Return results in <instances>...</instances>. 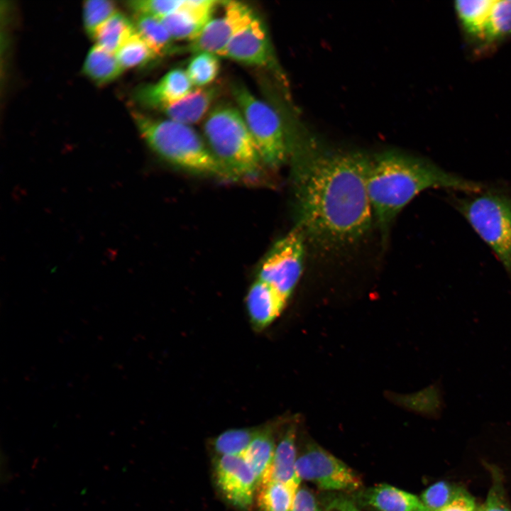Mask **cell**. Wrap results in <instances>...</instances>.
<instances>
[{"instance_id":"1","label":"cell","mask_w":511,"mask_h":511,"mask_svg":"<svg viewBox=\"0 0 511 511\" xmlns=\"http://www.w3.org/2000/svg\"><path fill=\"white\" fill-rule=\"evenodd\" d=\"M290 148L297 229L304 238L330 250L363 238L373 220L366 184L370 156L314 138Z\"/></svg>"},{"instance_id":"2","label":"cell","mask_w":511,"mask_h":511,"mask_svg":"<svg viewBox=\"0 0 511 511\" xmlns=\"http://www.w3.org/2000/svg\"><path fill=\"white\" fill-rule=\"evenodd\" d=\"M366 184L373 219L383 238L402 209L425 189L474 194L485 189L483 184L447 172L429 160L394 150L370 157Z\"/></svg>"},{"instance_id":"3","label":"cell","mask_w":511,"mask_h":511,"mask_svg":"<svg viewBox=\"0 0 511 511\" xmlns=\"http://www.w3.org/2000/svg\"><path fill=\"white\" fill-rule=\"evenodd\" d=\"M137 129L149 148L165 161L187 170L229 176L205 141L190 126L132 111Z\"/></svg>"},{"instance_id":"4","label":"cell","mask_w":511,"mask_h":511,"mask_svg":"<svg viewBox=\"0 0 511 511\" xmlns=\"http://www.w3.org/2000/svg\"><path fill=\"white\" fill-rule=\"evenodd\" d=\"M204 141L229 176H255L262 163L258 149L238 109L214 107L203 124Z\"/></svg>"},{"instance_id":"5","label":"cell","mask_w":511,"mask_h":511,"mask_svg":"<svg viewBox=\"0 0 511 511\" xmlns=\"http://www.w3.org/2000/svg\"><path fill=\"white\" fill-rule=\"evenodd\" d=\"M451 204L490 247L511 281V194L485 188L470 197H454Z\"/></svg>"},{"instance_id":"6","label":"cell","mask_w":511,"mask_h":511,"mask_svg":"<svg viewBox=\"0 0 511 511\" xmlns=\"http://www.w3.org/2000/svg\"><path fill=\"white\" fill-rule=\"evenodd\" d=\"M231 92L262 163L271 168L279 167L287 159L290 145L279 114L243 84L232 85Z\"/></svg>"},{"instance_id":"7","label":"cell","mask_w":511,"mask_h":511,"mask_svg":"<svg viewBox=\"0 0 511 511\" xmlns=\"http://www.w3.org/2000/svg\"><path fill=\"white\" fill-rule=\"evenodd\" d=\"M304 237L296 228L279 239L263 260L257 280L287 303L301 276Z\"/></svg>"},{"instance_id":"8","label":"cell","mask_w":511,"mask_h":511,"mask_svg":"<svg viewBox=\"0 0 511 511\" xmlns=\"http://www.w3.org/2000/svg\"><path fill=\"white\" fill-rule=\"evenodd\" d=\"M295 469L301 480L323 490L356 491L362 485L351 468L316 444H309L297 458Z\"/></svg>"},{"instance_id":"9","label":"cell","mask_w":511,"mask_h":511,"mask_svg":"<svg viewBox=\"0 0 511 511\" xmlns=\"http://www.w3.org/2000/svg\"><path fill=\"white\" fill-rule=\"evenodd\" d=\"M222 9L221 15L213 16L197 37L189 43L188 51L219 56L231 39L256 16L249 6L240 1H222Z\"/></svg>"},{"instance_id":"10","label":"cell","mask_w":511,"mask_h":511,"mask_svg":"<svg viewBox=\"0 0 511 511\" xmlns=\"http://www.w3.org/2000/svg\"><path fill=\"white\" fill-rule=\"evenodd\" d=\"M216 488L233 507L248 510L258 487L255 473L243 456H218L214 464Z\"/></svg>"},{"instance_id":"11","label":"cell","mask_w":511,"mask_h":511,"mask_svg":"<svg viewBox=\"0 0 511 511\" xmlns=\"http://www.w3.org/2000/svg\"><path fill=\"white\" fill-rule=\"evenodd\" d=\"M219 57L248 65L278 67L266 28L256 16L231 39Z\"/></svg>"},{"instance_id":"12","label":"cell","mask_w":511,"mask_h":511,"mask_svg":"<svg viewBox=\"0 0 511 511\" xmlns=\"http://www.w3.org/2000/svg\"><path fill=\"white\" fill-rule=\"evenodd\" d=\"M493 0H461L454 11L466 44L473 56L488 55V19Z\"/></svg>"},{"instance_id":"13","label":"cell","mask_w":511,"mask_h":511,"mask_svg":"<svg viewBox=\"0 0 511 511\" xmlns=\"http://www.w3.org/2000/svg\"><path fill=\"white\" fill-rule=\"evenodd\" d=\"M220 1L187 0L177 10L161 18L175 40H194L213 17Z\"/></svg>"},{"instance_id":"14","label":"cell","mask_w":511,"mask_h":511,"mask_svg":"<svg viewBox=\"0 0 511 511\" xmlns=\"http://www.w3.org/2000/svg\"><path fill=\"white\" fill-rule=\"evenodd\" d=\"M192 86L186 71L175 68L158 82L140 87L136 98L143 106L160 110L182 99L192 90Z\"/></svg>"},{"instance_id":"15","label":"cell","mask_w":511,"mask_h":511,"mask_svg":"<svg viewBox=\"0 0 511 511\" xmlns=\"http://www.w3.org/2000/svg\"><path fill=\"white\" fill-rule=\"evenodd\" d=\"M219 91L216 84L197 87L180 100L160 110L167 119L189 126L204 117L218 97Z\"/></svg>"},{"instance_id":"16","label":"cell","mask_w":511,"mask_h":511,"mask_svg":"<svg viewBox=\"0 0 511 511\" xmlns=\"http://www.w3.org/2000/svg\"><path fill=\"white\" fill-rule=\"evenodd\" d=\"M357 499L378 511H429L415 495L388 484L362 490Z\"/></svg>"},{"instance_id":"17","label":"cell","mask_w":511,"mask_h":511,"mask_svg":"<svg viewBox=\"0 0 511 511\" xmlns=\"http://www.w3.org/2000/svg\"><path fill=\"white\" fill-rule=\"evenodd\" d=\"M286 303L268 285L257 280L251 285L246 297V310L251 324L256 330L270 325L281 314Z\"/></svg>"},{"instance_id":"18","label":"cell","mask_w":511,"mask_h":511,"mask_svg":"<svg viewBox=\"0 0 511 511\" xmlns=\"http://www.w3.org/2000/svg\"><path fill=\"white\" fill-rule=\"evenodd\" d=\"M296 434L295 424H291L286 428L276 446L273 463L260 483L276 481L299 488L302 480L295 469Z\"/></svg>"},{"instance_id":"19","label":"cell","mask_w":511,"mask_h":511,"mask_svg":"<svg viewBox=\"0 0 511 511\" xmlns=\"http://www.w3.org/2000/svg\"><path fill=\"white\" fill-rule=\"evenodd\" d=\"M274 434L275 424L260 426L258 433L243 456L255 473L258 485L273 463L276 449Z\"/></svg>"},{"instance_id":"20","label":"cell","mask_w":511,"mask_h":511,"mask_svg":"<svg viewBox=\"0 0 511 511\" xmlns=\"http://www.w3.org/2000/svg\"><path fill=\"white\" fill-rule=\"evenodd\" d=\"M124 70L115 54L96 44L87 53L82 66V72L85 76L98 84L114 81Z\"/></svg>"},{"instance_id":"21","label":"cell","mask_w":511,"mask_h":511,"mask_svg":"<svg viewBox=\"0 0 511 511\" xmlns=\"http://www.w3.org/2000/svg\"><path fill=\"white\" fill-rule=\"evenodd\" d=\"M133 21L137 33L158 56L172 54L176 49L175 40L160 19L142 14H135Z\"/></svg>"},{"instance_id":"22","label":"cell","mask_w":511,"mask_h":511,"mask_svg":"<svg viewBox=\"0 0 511 511\" xmlns=\"http://www.w3.org/2000/svg\"><path fill=\"white\" fill-rule=\"evenodd\" d=\"M136 33L134 23L118 11L99 28L93 39L96 45L116 55Z\"/></svg>"},{"instance_id":"23","label":"cell","mask_w":511,"mask_h":511,"mask_svg":"<svg viewBox=\"0 0 511 511\" xmlns=\"http://www.w3.org/2000/svg\"><path fill=\"white\" fill-rule=\"evenodd\" d=\"M258 488L256 500L260 511H292L300 488L276 481L262 483Z\"/></svg>"},{"instance_id":"24","label":"cell","mask_w":511,"mask_h":511,"mask_svg":"<svg viewBox=\"0 0 511 511\" xmlns=\"http://www.w3.org/2000/svg\"><path fill=\"white\" fill-rule=\"evenodd\" d=\"M511 38V0H493L488 20V54Z\"/></svg>"},{"instance_id":"25","label":"cell","mask_w":511,"mask_h":511,"mask_svg":"<svg viewBox=\"0 0 511 511\" xmlns=\"http://www.w3.org/2000/svg\"><path fill=\"white\" fill-rule=\"evenodd\" d=\"M260 427L231 429L219 434L211 444L215 452L221 456H243Z\"/></svg>"},{"instance_id":"26","label":"cell","mask_w":511,"mask_h":511,"mask_svg":"<svg viewBox=\"0 0 511 511\" xmlns=\"http://www.w3.org/2000/svg\"><path fill=\"white\" fill-rule=\"evenodd\" d=\"M219 56L210 53H198L189 60L187 75L193 86L203 87L210 85L219 75Z\"/></svg>"},{"instance_id":"27","label":"cell","mask_w":511,"mask_h":511,"mask_svg":"<svg viewBox=\"0 0 511 511\" xmlns=\"http://www.w3.org/2000/svg\"><path fill=\"white\" fill-rule=\"evenodd\" d=\"M116 56L124 70L142 67L158 57L137 32L122 45Z\"/></svg>"},{"instance_id":"28","label":"cell","mask_w":511,"mask_h":511,"mask_svg":"<svg viewBox=\"0 0 511 511\" xmlns=\"http://www.w3.org/2000/svg\"><path fill=\"white\" fill-rule=\"evenodd\" d=\"M118 12L114 3L107 0H89L83 4L82 18L87 34L94 38L99 28Z\"/></svg>"},{"instance_id":"29","label":"cell","mask_w":511,"mask_h":511,"mask_svg":"<svg viewBox=\"0 0 511 511\" xmlns=\"http://www.w3.org/2000/svg\"><path fill=\"white\" fill-rule=\"evenodd\" d=\"M464 492L447 482L439 481L427 488L420 500L429 511H438Z\"/></svg>"},{"instance_id":"30","label":"cell","mask_w":511,"mask_h":511,"mask_svg":"<svg viewBox=\"0 0 511 511\" xmlns=\"http://www.w3.org/2000/svg\"><path fill=\"white\" fill-rule=\"evenodd\" d=\"M185 0H133L126 2L135 13L161 19L170 14L184 3Z\"/></svg>"},{"instance_id":"31","label":"cell","mask_w":511,"mask_h":511,"mask_svg":"<svg viewBox=\"0 0 511 511\" xmlns=\"http://www.w3.org/2000/svg\"><path fill=\"white\" fill-rule=\"evenodd\" d=\"M477 511H510L505 500L503 487L499 478L495 480L484 503Z\"/></svg>"},{"instance_id":"32","label":"cell","mask_w":511,"mask_h":511,"mask_svg":"<svg viewBox=\"0 0 511 511\" xmlns=\"http://www.w3.org/2000/svg\"><path fill=\"white\" fill-rule=\"evenodd\" d=\"M292 511H324L319 505L314 495L308 488L298 489Z\"/></svg>"},{"instance_id":"33","label":"cell","mask_w":511,"mask_h":511,"mask_svg":"<svg viewBox=\"0 0 511 511\" xmlns=\"http://www.w3.org/2000/svg\"><path fill=\"white\" fill-rule=\"evenodd\" d=\"M474 499L466 491L438 511H476Z\"/></svg>"},{"instance_id":"34","label":"cell","mask_w":511,"mask_h":511,"mask_svg":"<svg viewBox=\"0 0 511 511\" xmlns=\"http://www.w3.org/2000/svg\"><path fill=\"white\" fill-rule=\"evenodd\" d=\"M324 511H360L355 504L344 497H336L327 500Z\"/></svg>"},{"instance_id":"35","label":"cell","mask_w":511,"mask_h":511,"mask_svg":"<svg viewBox=\"0 0 511 511\" xmlns=\"http://www.w3.org/2000/svg\"><path fill=\"white\" fill-rule=\"evenodd\" d=\"M476 511H477V510H476Z\"/></svg>"}]
</instances>
